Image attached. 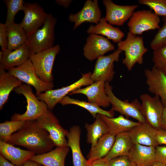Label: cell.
<instances>
[{
  "label": "cell",
  "instance_id": "7c38bea8",
  "mask_svg": "<svg viewBox=\"0 0 166 166\" xmlns=\"http://www.w3.org/2000/svg\"><path fill=\"white\" fill-rule=\"evenodd\" d=\"M141 110L146 121L157 130L160 128V122L164 107L157 95L152 97L147 93L141 95Z\"/></svg>",
  "mask_w": 166,
  "mask_h": 166
},
{
  "label": "cell",
  "instance_id": "8992f818",
  "mask_svg": "<svg viewBox=\"0 0 166 166\" xmlns=\"http://www.w3.org/2000/svg\"><path fill=\"white\" fill-rule=\"evenodd\" d=\"M8 72L26 84L33 86L37 96L47 90L53 89V83L43 81L37 76L30 59L22 65L8 70Z\"/></svg>",
  "mask_w": 166,
  "mask_h": 166
},
{
  "label": "cell",
  "instance_id": "484cf974",
  "mask_svg": "<svg viewBox=\"0 0 166 166\" xmlns=\"http://www.w3.org/2000/svg\"><path fill=\"white\" fill-rule=\"evenodd\" d=\"M116 135L110 132L101 136L96 144L91 147L87 156L88 164L93 161L105 157L114 143Z\"/></svg>",
  "mask_w": 166,
  "mask_h": 166
},
{
  "label": "cell",
  "instance_id": "2e32d148",
  "mask_svg": "<svg viewBox=\"0 0 166 166\" xmlns=\"http://www.w3.org/2000/svg\"><path fill=\"white\" fill-rule=\"evenodd\" d=\"M144 73L148 91L159 96L166 109V74L154 66L151 69H146Z\"/></svg>",
  "mask_w": 166,
  "mask_h": 166
},
{
  "label": "cell",
  "instance_id": "7bdbcfd3",
  "mask_svg": "<svg viewBox=\"0 0 166 166\" xmlns=\"http://www.w3.org/2000/svg\"><path fill=\"white\" fill-rule=\"evenodd\" d=\"M73 1L71 0H56L55 2L58 5L65 8L69 7Z\"/></svg>",
  "mask_w": 166,
  "mask_h": 166
},
{
  "label": "cell",
  "instance_id": "74e56055",
  "mask_svg": "<svg viewBox=\"0 0 166 166\" xmlns=\"http://www.w3.org/2000/svg\"><path fill=\"white\" fill-rule=\"evenodd\" d=\"M108 166H136L128 156H122L113 158L107 162Z\"/></svg>",
  "mask_w": 166,
  "mask_h": 166
},
{
  "label": "cell",
  "instance_id": "ab89813d",
  "mask_svg": "<svg viewBox=\"0 0 166 166\" xmlns=\"http://www.w3.org/2000/svg\"><path fill=\"white\" fill-rule=\"evenodd\" d=\"M156 157V161L166 165V145L156 146L155 147Z\"/></svg>",
  "mask_w": 166,
  "mask_h": 166
},
{
  "label": "cell",
  "instance_id": "8d00e7d4",
  "mask_svg": "<svg viewBox=\"0 0 166 166\" xmlns=\"http://www.w3.org/2000/svg\"><path fill=\"white\" fill-rule=\"evenodd\" d=\"M163 24L150 43L153 50L166 45V16L163 17Z\"/></svg>",
  "mask_w": 166,
  "mask_h": 166
},
{
  "label": "cell",
  "instance_id": "4316f807",
  "mask_svg": "<svg viewBox=\"0 0 166 166\" xmlns=\"http://www.w3.org/2000/svg\"><path fill=\"white\" fill-rule=\"evenodd\" d=\"M17 77L0 67V109L7 101L10 92L22 84Z\"/></svg>",
  "mask_w": 166,
  "mask_h": 166
},
{
  "label": "cell",
  "instance_id": "f35d334b",
  "mask_svg": "<svg viewBox=\"0 0 166 166\" xmlns=\"http://www.w3.org/2000/svg\"><path fill=\"white\" fill-rule=\"evenodd\" d=\"M0 45L2 50L4 51L8 49V38L5 23H0Z\"/></svg>",
  "mask_w": 166,
  "mask_h": 166
},
{
  "label": "cell",
  "instance_id": "1f68e13d",
  "mask_svg": "<svg viewBox=\"0 0 166 166\" xmlns=\"http://www.w3.org/2000/svg\"><path fill=\"white\" fill-rule=\"evenodd\" d=\"M59 103L63 105H73L81 107L90 113L94 118H95L98 114L109 117H113L114 115V111L111 109L109 111L105 110L93 103L74 99L67 96L63 97Z\"/></svg>",
  "mask_w": 166,
  "mask_h": 166
},
{
  "label": "cell",
  "instance_id": "277c9868",
  "mask_svg": "<svg viewBox=\"0 0 166 166\" xmlns=\"http://www.w3.org/2000/svg\"><path fill=\"white\" fill-rule=\"evenodd\" d=\"M14 91L23 95L25 97L27 105L26 111L23 114L15 113L11 117L14 121L36 120L48 109L46 104L38 99L32 91L31 86L22 84Z\"/></svg>",
  "mask_w": 166,
  "mask_h": 166
},
{
  "label": "cell",
  "instance_id": "4fadbf2b",
  "mask_svg": "<svg viewBox=\"0 0 166 166\" xmlns=\"http://www.w3.org/2000/svg\"><path fill=\"white\" fill-rule=\"evenodd\" d=\"M122 52L117 49L109 55L101 56L97 58L91 76L94 82L103 81L109 82L113 80L115 73L114 63L119 61L120 55Z\"/></svg>",
  "mask_w": 166,
  "mask_h": 166
},
{
  "label": "cell",
  "instance_id": "d6a6232c",
  "mask_svg": "<svg viewBox=\"0 0 166 166\" xmlns=\"http://www.w3.org/2000/svg\"><path fill=\"white\" fill-rule=\"evenodd\" d=\"M26 121H6L0 124V140L7 142L12 134L20 130Z\"/></svg>",
  "mask_w": 166,
  "mask_h": 166
},
{
  "label": "cell",
  "instance_id": "7402d4cb",
  "mask_svg": "<svg viewBox=\"0 0 166 166\" xmlns=\"http://www.w3.org/2000/svg\"><path fill=\"white\" fill-rule=\"evenodd\" d=\"M67 145L56 147L54 149L40 154H35L30 160L43 166H65V158L69 151Z\"/></svg>",
  "mask_w": 166,
  "mask_h": 166
},
{
  "label": "cell",
  "instance_id": "b9f144b4",
  "mask_svg": "<svg viewBox=\"0 0 166 166\" xmlns=\"http://www.w3.org/2000/svg\"><path fill=\"white\" fill-rule=\"evenodd\" d=\"M88 166H108L107 163L103 158L95 160L88 164Z\"/></svg>",
  "mask_w": 166,
  "mask_h": 166
},
{
  "label": "cell",
  "instance_id": "ffe728a7",
  "mask_svg": "<svg viewBox=\"0 0 166 166\" xmlns=\"http://www.w3.org/2000/svg\"><path fill=\"white\" fill-rule=\"evenodd\" d=\"M157 130L146 121L140 123L129 132L133 144L156 147Z\"/></svg>",
  "mask_w": 166,
  "mask_h": 166
},
{
  "label": "cell",
  "instance_id": "d6986e66",
  "mask_svg": "<svg viewBox=\"0 0 166 166\" xmlns=\"http://www.w3.org/2000/svg\"><path fill=\"white\" fill-rule=\"evenodd\" d=\"M31 54L26 42L19 48L0 51V67L5 70L19 66L26 62Z\"/></svg>",
  "mask_w": 166,
  "mask_h": 166
},
{
  "label": "cell",
  "instance_id": "30bf717a",
  "mask_svg": "<svg viewBox=\"0 0 166 166\" xmlns=\"http://www.w3.org/2000/svg\"><path fill=\"white\" fill-rule=\"evenodd\" d=\"M36 120L39 124L49 133L56 147L67 145L65 137L69 131L61 125L51 110L48 109Z\"/></svg>",
  "mask_w": 166,
  "mask_h": 166
},
{
  "label": "cell",
  "instance_id": "83f0119b",
  "mask_svg": "<svg viewBox=\"0 0 166 166\" xmlns=\"http://www.w3.org/2000/svg\"><path fill=\"white\" fill-rule=\"evenodd\" d=\"M129 132L120 133L116 136L115 139L111 150L103 159L107 162L114 158L128 156L133 145Z\"/></svg>",
  "mask_w": 166,
  "mask_h": 166
},
{
  "label": "cell",
  "instance_id": "e575fe53",
  "mask_svg": "<svg viewBox=\"0 0 166 166\" xmlns=\"http://www.w3.org/2000/svg\"><path fill=\"white\" fill-rule=\"evenodd\" d=\"M152 61L153 66L166 74V45L153 50Z\"/></svg>",
  "mask_w": 166,
  "mask_h": 166
},
{
  "label": "cell",
  "instance_id": "8fae6325",
  "mask_svg": "<svg viewBox=\"0 0 166 166\" xmlns=\"http://www.w3.org/2000/svg\"><path fill=\"white\" fill-rule=\"evenodd\" d=\"M24 17L20 23L27 36L35 32L45 23L48 14L37 3L24 2Z\"/></svg>",
  "mask_w": 166,
  "mask_h": 166
},
{
  "label": "cell",
  "instance_id": "c3c4849f",
  "mask_svg": "<svg viewBox=\"0 0 166 166\" xmlns=\"http://www.w3.org/2000/svg\"></svg>",
  "mask_w": 166,
  "mask_h": 166
},
{
  "label": "cell",
  "instance_id": "5bb4252c",
  "mask_svg": "<svg viewBox=\"0 0 166 166\" xmlns=\"http://www.w3.org/2000/svg\"><path fill=\"white\" fill-rule=\"evenodd\" d=\"M102 2L106 10L105 18L110 24L118 26H123L132 15L138 7L137 4L132 5H119L111 0H103Z\"/></svg>",
  "mask_w": 166,
  "mask_h": 166
},
{
  "label": "cell",
  "instance_id": "d590c367",
  "mask_svg": "<svg viewBox=\"0 0 166 166\" xmlns=\"http://www.w3.org/2000/svg\"><path fill=\"white\" fill-rule=\"evenodd\" d=\"M138 3L146 6L159 16H166V0H138Z\"/></svg>",
  "mask_w": 166,
  "mask_h": 166
},
{
  "label": "cell",
  "instance_id": "4dcf8cb0",
  "mask_svg": "<svg viewBox=\"0 0 166 166\" xmlns=\"http://www.w3.org/2000/svg\"><path fill=\"white\" fill-rule=\"evenodd\" d=\"M94 122L91 124L86 123L85 128L87 131L88 143L93 147L98 140L103 135L109 132V129L105 123L98 114Z\"/></svg>",
  "mask_w": 166,
  "mask_h": 166
},
{
  "label": "cell",
  "instance_id": "44dd1931",
  "mask_svg": "<svg viewBox=\"0 0 166 166\" xmlns=\"http://www.w3.org/2000/svg\"><path fill=\"white\" fill-rule=\"evenodd\" d=\"M35 155L32 152L0 140V155L16 166H23L26 161Z\"/></svg>",
  "mask_w": 166,
  "mask_h": 166
},
{
  "label": "cell",
  "instance_id": "ac0fdd59",
  "mask_svg": "<svg viewBox=\"0 0 166 166\" xmlns=\"http://www.w3.org/2000/svg\"><path fill=\"white\" fill-rule=\"evenodd\" d=\"M105 83L103 81L94 82L85 88L75 90L69 94H84L87 97L89 102L95 104L100 107L107 108L111 105L106 93Z\"/></svg>",
  "mask_w": 166,
  "mask_h": 166
},
{
  "label": "cell",
  "instance_id": "d4e9b609",
  "mask_svg": "<svg viewBox=\"0 0 166 166\" xmlns=\"http://www.w3.org/2000/svg\"><path fill=\"white\" fill-rule=\"evenodd\" d=\"M87 32L90 34H101L117 43L121 41L124 36V33L118 27H114L109 24L104 17L101 18L97 24L90 25Z\"/></svg>",
  "mask_w": 166,
  "mask_h": 166
},
{
  "label": "cell",
  "instance_id": "3957f363",
  "mask_svg": "<svg viewBox=\"0 0 166 166\" xmlns=\"http://www.w3.org/2000/svg\"><path fill=\"white\" fill-rule=\"evenodd\" d=\"M56 18L48 14L44 25L35 32L27 36L26 42L31 54H34L54 46V29Z\"/></svg>",
  "mask_w": 166,
  "mask_h": 166
},
{
  "label": "cell",
  "instance_id": "5b68a950",
  "mask_svg": "<svg viewBox=\"0 0 166 166\" xmlns=\"http://www.w3.org/2000/svg\"><path fill=\"white\" fill-rule=\"evenodd\" d=\"M60 47L56 45L38 53L31 54L30 60L38 77L43 81L53 83L52 70L54 60Z\"/></svg>",
  "mask_w": 166,
  "mask_h": 166
},
{
  "label": "cell",
  "instance_id": "52a82bcc",
  "mask_svg": "<svg viewBox=\"0 0 166 166\" xmlns=\"http://www.w3.org/2000/svg\"><path fill=\"white\" fill-rule=\"evenodd\" d=\"M105 89L112 105L111 109L119 112L127 118L130 117L142 123L146 121L141 110V103L137 99L130 102L127 100L123 101L119 99L113 93V87L108 82H105Z\"/></svg>",
  "mask_w": 166,
  "mask_h": 166
},
{
  "label": "cell",
  "instance_id": "9a60e30c",
  "mask_svg": "<svg viewBox=\"0 0 166 166\" xmlns=\"http://www.w3.org/2000/svg\"><path fill=\"white\" fill-rule=\"evenodd\" d=\"M114 49V45L107 38L101 35L91 34L87 38L83 47V54L86 59L92 61Z\"/></svg>",
  "mask_w": 166,
  "mask_h": 166
},
{
  "label": "cell",
  "instance_id": "7dc6e473",
  "mask_svg": "<svg viewBox=\"0 0 166 166\" xmlns=\"http://www.w3.org/2000/svg\"><path fill=\"white\" fill-rule=\"evenodd\" d=\"M148 166H166V165L159 162L156 161L153 164Z\"/></svg>",
  "mask_w": 166,
  "mask_h": 166
},
{
  "label": "cell",
  "instance_id": "f546056e",
  "mask_svg": "<svg viewBox=\"0 0 166 166\" xmlns=\"http://www.w3.org/2000/svg\"><path fill=\"white\" fill-rule=\"evenodd\" d=\"M6 30L8 49H16L26 42L27 36L20 23L13 22L6 27Z\"/></svg>",
  "mask_w": 166,
  "mask_h": 166
},
{
  "label": "cell",
  "instance_id": "6da1fadb",
  "mask_svg": "<svg viewBox=\"0 0 166 166\" xmlns=\"http://www.w3.org/2000/svg\"><path fill=\"white\" fill-rule=\"evenodd\" d=\"M7 142L23 147L35 154L47 152L56 146L49 133L36 120L26 121L22 128L12 134Z\"/></svg>",
  "mask_w": 166,
  "mask_h": 166
},
{
  "label": "cell",
  "instance_id": "cb8c5ba5",
  "mask_svg": "<svg viewBox=\"0 0 166 166\" xmlns=\"http://www.w3.org/2000/svg\"><path fill=\"white\" fill-rule=\"evenodd\" d=\"M81 130L78 126L71 127L67 135V146L72 151L73 166H88V163L83 156L80 146Z\"/></svg>",
  "mask_w": 166,
  "mask_h": 166
},
{
  "label": "cell",
  "instance_id": "9c48e42d",
  "mask_svg": "<svg viewBox=\"0 0 166 166\" xmlns=\"http://www.w3.org/2000/svg\"><path fill=\"white\" fill-rule=\"evenodd\" d=\"M159 17L151 9L134 11L127 25L129 32L135 35H142L145 31L160 28Z\"/></svg>",
  "mask_w": 166,
  "mask_h": 166
},
{
  "label": "cell",
  "instance_id": "7a4b0ae2",
  "mask_svg": "<svg viewBox=\"0 0 166 166\" xmlns=\"http://www.w3.org/2000/svg\"><path fill=\"white\" fill-rule=\"evenodd\" d=\"M117 46V49L124 52L125 57L122 62L129 71L136 63L143 64V56L148 50L144 46L143 37L129 32L125 39L118 43Z\"/></svg>",
  "mask_w": 166,
  "mask_h": 166
},
{
  "label": "cell",
  "instance_id": "f6af8a7d",
  "mask_svg": "<svg viewBox=\"0 0 166 166\" xmlns=\"http://www.w3.org/2000/svg\"><path fill=\"white\" fill-rule=\"evenodd\" d=\"M0 166H16L0 155Z\"/></svg>",
  "mask_w": 166,
  "mask_h": 166
},
{
  "label": "cell",
  "instance_id": "603a6c76",
  "mask_svg": "<svg viewBox=\"0 0 166 166\" xmlns=\"http://www.w3.org/2000/svg\"><path fill=\"white\" fill-rule=\"evenodd\" d=\"M155 147L133 144L128 156L136 166H148L156 161Z\"/></svg>",
  "mask_w": 166,
  "mask_h": 166
},
{
  "label": "cell",
  "instance_id": "ee69618b",
  "mask_svg": "<svg viewBox=\"0 0 166 166\" xmlns=\"http://www.w3.org/2000/svg\"><path fill=\"white\" fill-rule=\"evenodd\" d=\"M160 127L166 130V109L164 108L161 119Z\"/></svg>",
  "mask_w": 166,
  "mask_h": 166
},
{
  "label": "cell",
  "instance_id": "e0dca14e",
  "mask_svg": "<svg viewBox=\"0 0 166 166\" xmlns=\"http://www.w3.org/2000/svg\"><path fill=\"white\" fill-rule=\"evenodd\" d=\"M101 11L98 5L97 0H87L81 10L75 14H70L69 20L74 23V30L85 22L98 24L101 18Z\"/></svg>",
  "mask_w": 166,
  "mask_h": 166
},
{
  "label": "cell",
  "instance_id": "ba28073f",
  "mask_svg": "<svg viewBox=\"0 0 166 166\" xmlns=\"http://www.w3.org/2000/svg\"><path fill=\"white\" fill-rule=\"evenodd\" d=\"M92 73L89 72L83 74L81 78L71 84L59 89L47 90L37 95V97L46 104L48 109L52 110L63 97L71 92L94 82L91 78Z\"/></svg>",
  "mask_w": 166,
  "mask_h": 166
},
{
  "label": "cell",
  "instance_id": "60d3db41",
  "mask_svg": "<svg viewBox=\"0 0 166 166\" xmlns=\"http://www.w3.org/2000/svg\"><path fill=\"white\" fill-rule=\"evenodd\" d=\"M156 140L158 145H166V130L161 128L157 130Z\"/></svg>",
  "mask_w": 166,
  "mask_h": 166
},
{
  "label": "cell",
  "instance_id": "f1b7e54d",
  "mask_svg": "<svg viewBox=\"0 0 166 166\" xmlns=\"http://www.w3.org/2000/svg\"><path fill=\"white\" fill-rule=\"evenodd\" d=\"M99 114L107 125L109 132L116 136L120 133L130 131L140 123L130 120L121 115L114 118Z\"/></svg>",
  "mask_w": 166,
  "mask_h": 166
},
{
  "label": "cell",
  "instance_id": "bcb514c9",
  "mask_svg": "<svg viewBox=\"0 0 166 166\" xmlns=\"http://www.w3.org/2000/svg\"><path fill=\"white\" fill-rule=\"evenodd\" d=\"M23 166H43L37 162L29 160L26 161L23 164Z\"/></svg>",
  "mask_w": 166,
  "mask_h": 166
},
{
  "label": "cell",
  "instance_id": "836d02e7",
  "mask_svg": "<svg viewBox=\"0 0 166 166\" xmlns=\"http://www.w3.org/2000/svg\"><path fill=\"white\" fill-rule=\"evenodd\" d=\"M7 12L5 25L6 27L14 22L15 17L20 11H23L24 2L23 0H5Z\"/></svg>",
  "mask_w": 166,
  "mask_h": 166
}]
</instances>
